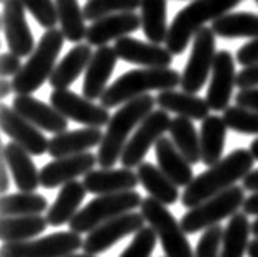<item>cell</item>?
I'll list each match as a JSON object with an SVG mask.
<instances>
[{
	"instance_id": "cell-1",
	"label": "cell",
	"mask_w": 258,
	"mask_h": 257,
	"mask_svg": "<svg viewBox=\"0 0 258 257\" xmlns=\"http://www.w3.org/2000/svg\"><path fill=\"white\" fill-rule=\"evenodd\" d=\"M255 157L251 155L250 148H235L217 162L216 165L207 168L206 172L199 173L189 185L186 186L181 196L182 206L194 208L206 199L219 195L230 186H234L238 180H243L253 170Z\"/></svg>"
},
{
	"instance_id": "cell-2",
	"label": "cell",
	"mask_w": 258,
	"mask_h": 257,
	"mask_svg": "<svg viewBox=\"0 0 258 257\" xmlns=\"http://www.w3.org/2000/svg\"><path fill=\"white\" fill-rule=\"evenodd\" d=\"M156 97L150 94L132 99L117 109L107 124L102 143L99 145L97 160L102 168H114V165L122 159L125 145L128 143V135L140 125L150 112H153Z\"/></svg>"
},
{
	"instance_id": "cell-3",
	"label": "cell",
	"mask_w": 258,
	"mask_h": 257,
	"mask_svg": "<svg viewBox=\"0 0 258 257\" xmlns=\"http://www.w3.org/2000/svg\"><path fill=\"white\" fill-rule=\"evenodd\" d=\"M181 84V74L171 68H140L118 76L100 96V106L110 109L148 94L168 91Z\"/></svg>"
},
{
	"instance_id": "cell-4",
	"label": "cell",
	"mask_w": 258,
	"mask_h": 257,
	"mask_svg": "<svg viewBox=\"0 0 258 257\" xmlns=\"http://www.w3.org/2000/svg\"><path fill=\"white\" fill-rule=\"evenodd\" d=\"M242 2L243 0H194L176 14L169 25L165 41L168 52L171 55H181L189 45V40L194 38L201 28H204L207 22L217 20Z\"/></svg>"
},
{
	"instance_id": "cell-5",
	"label": "cell",
	"mask_w": 258,
	"mask_h": 257,
	"mask_svg": "<svg viewBox=\"0 0 258 257\" xmlns=\"http://www.w3.org/2000/svg\"><path fill=\"white\" fill-rule=\"evenodd\" d=\"M64 35L58 28H49L43 33L35 52L30 55L28 61L12 79V86L17 96L38 91L45 84V81L49 79L56 68V60L64 45Z\"/></svg>"
},
{
	"instance_id": "cell-6",
	"label": "cell",
	"mask_w": 258,
	"mask_h": 257,
	"mask_svg": "<svg viewBox=\"0 0 258 257\" xmlns=\"http://www.w3.org/2000/svg\"><path fill=\"white\" fill-rule=\"evenodd\" d=\"M140 193L134 190L112 193V195H99L94 198L89 204H86L83 210L71 219L69 231H74L78 234L91 233L100 224H104L117 216H122L125 213L134 211L138 206H142Z\"/></svg>"
},
{
	"instance_id": "cell-7",
	"label": "cell",
	"mask_w": 258,
	"mask_h": 257,
	"mask_svg": "<svg viewBox=\"0 0 258 257\" xmlns=\"http://www.w3.org/2000/svg\"><path fill=\"white\" fill-rule=\"evenodd\" d=\"M245 188L243 186H230L219 195L206 199L204 203L194 206L184 216L181 218V226L186 234H196L199 231H206L216 226L225 218L234 216L238 213L240 206L245 203Z\"/></svg>"
},
{
	"instance_id": "cell-8",
	"label": "cell",
	"mask_w": 258,
	"mask_h": 257,
	"mask_svg": "<svg viewBox=\"0 0 258 257\" xmlns=\"http://www.w3.org/2000/svg\"><path fill=\"white\" fill-rule=\"evenodd\" d=\"M142 215L155 229L166 257H194L192 247L187 241L181 223L168 211L165 204L148 196L142 201Z\"/></svg>"
},
{
	"instance_id": "cell-9",
	"label": "cell",
	"mask_w": 258,
	"mask_h": 257,
	"mask_svg": "<svg viewBox=\"0 0 258 257\" xmlns=\"http://www.w3.org/2000/svg\"><path fill=\"white\" fill-rule=\"evenodd\" d=\"M216 33L212 28H201L194 35L192 49L184 71L181 74V91L198 94L211 76L216 60Z\"/></svg>"
},
{
	"instance_id": "cell-10",
	"label": "cell",
	"mask_w": 258,
	"mask_h": 257,
	"mask_svg": "<svg viewBox=\"0 0 258 257\" xmlns=\"http://www.w3.org/2000/svg\"><path fill=\"white\" fill-rule=\"evenodd\" d=\"M84 246L81 234L74 231L54 233L40 239L5 242L0 255L4 257H68Z\"/></svg>"
},
{
	"instance_id": "cell-11",
	"label": "cell",
	"mask_w": 258,
	"mask_h": 257,
	"mask_svg": "<svg viewBox=\"0 0 258 257\" xmlns=\"http://www.w3.org/2000/svg\"><path fill=\"white\" fill-rule=\"evenodd\" d=\"M169 125H171V119H169L166 111L158 109L150 112L145 117V121L137 127L135 134L130 137L128 143L125 145L120 159L123 168L140 167L148 150L161 139L166 130H169Z\"/></svg>"
},
{
	"instance_id": "cell-12",
	"label": "cell",
	"mask_w": 258,
	"mask_h": 257,
	"mask_svg": "<svg viewBox=\"0 0 258 257\" xmlns=\"http://www.w3.org/2000/svg\"><path fill=\"white\" fill-rule=\"evenodd\" d=\"M49 104L58 109L66 119L79 122L87 127H104L109 124L110 114L104 106L94 104L91 99L69 91V89H54L49 96Z\"/></svg>"
},
{
	"instance_id": "cell-13",
	"label": "cell",
	"mask_w": 258,
	"mask_h": 257,
	"mask_svg": "<svg viewBox=\"0 0 258 257\" xmlns=\"http://www.w3.org/2000/svg\"><path fill=\"white\" fill-rule=\"evenodd\" d=\"M145 216L142 213H125L122 216H117L110 221H107L104 224H100L99 228H96L91 233H87V237L84 239L83 249L86 250V254H100L109 250L115 242H118L123 237H127L130 234H137L145 226Z\"/></svg>"
},
{
	"instance_id": "cell-14",
	"label": "cell",
	"mask_w": 258,
	"mask_h": 257,
	"mask_svg": "<svg viewBox=\"0 0 258 257\" xmlns=\"http://www.w3.org/2000/svg\"><path fill=\"white\" fill-rule=\"evenodd\" d=\"M25 5L22 0H5L2 9V30L5 41L14 53L20 58L30 56L35 52V38L28 27Z\"/></svg>"
},
{
	"instance_id": "cell-15",
	"label": "cell",
	"mask_w": 258,
	"mask_h": 257,
	"mask_svg": "<svg viewBox=\"0 0 258 257\" xmlns=\"http://www.w3.org/2000/svg\"><path fill=\"white\" fill-rule=\"evenodd\" d=\"M235 86L237 74L234 55L227 49H220L216 55V60H214L209 87H207L206 101L209 104V108L216 112H224L229 108Z\"/></svg>"
},
{
	"instance_id": "cell-16",
	"label": "cell",
	"mask_w": 258,
	"mask_h": 257,
	"mask_svg": "<svg viewBox=\"0 0 258 257\" xmlns=\"http://www.w3.org/2000/svg\"><path fill=\"white\" fill-rule=\"evenodd\" d=\"M97 164V155L91 152L54 159L40 170V183L46 190L62 186L79 177H86L87 173L94 170V167Z\"/></svg>"
},
{
	"instance_id": "cell-17",
	"label": "cell",
	"mask_w": 258,
	"mask_h": 257,
	"mask_svg": "<svg viewBox=\"0 0 258 257\" xmlns=\"http://www.w3.org/2000/svg\"><path fill=\"white\" fill-rule=\"evenodd\" d=\"M0 124L5 135H9L12 142L23 147L30 155L40 157L48 152L49 140L43 135L38 127L27 121L23 116L10 108V106H2L0 109Z\"/></svg>"
},
{
	"instance_id": "cell-18",
	"label": "cell",
	"mask_w": 258,
	"mask_h": 257,
	"mask_svg": "<svg viewBox=\"0 0 258 257\" xmlns=\"http://www.w3.org/2000/svg\"><path fill=\"white\" fill-rule=\"evenodd\" d=\"M12 108L41 130H46L54 135L68 130V119L51 104L43 102L31 94L17 96L12 102Z\"/></svg>"
},
{
	"instance_id": "cell-19",
	"label": "cell",
	"mask_w": 258,
	"mask_h": 257,
	"mask_svg": "<svg viewBox=\"0 0 258 257\" xmlns=\"http://www.w3.org/2000/svg\"><path fill=\"white\" fill-rule=\"evenodd\" d=\"M142 25L140 15L135 12H123V14L107 15L104 18L92 22L87 28V45L105 46L112 40H120L128 33H134Z\"/></svg>"
},
{
	"instance_id": "cell-20",
	"label": "cell",
	"mask_w": 258,
	"mask_h": 257,
	"mask_svg": "<svg viewBox=\"0 0 258 257\" xmlns=\"http://www.w3.org/2000/svg\"><path fill=\"white\" fill-rule=\"evenodd\" d=\"M117 56L130 65H140L143 68H169L173 63V55L168 48H161L156 43H147L132 36L115 41Z\"/></svg>"
},
{
	"instance_id": "cell-21",
	"label": "cell",
	"mask_w": 258,
	"mask_h": 257,
	"mask_svg": "<svg viewBox=\"0 0 258 257\" xmlns=\"http://www.w3.org/2000/svg\"><path fill=\"white\" fill-rule=\"evenodd\" d=\"M117 52L114 46H99L97 52H94L92 58L89 61L86 74H84V83H83V94L84 97L91 99H100V96L107 89V83L112 76V73L115 70L117 65Z\"/></svg>"
},
{
	"instance_id": "cell-22",
	"label": "cell",
	"mask_w": 258,
	"mask_h": 257,
	"mask_svg": "<svg viewBox=\"0 0 258 257\" xmlns=\"http://www.w3.org/2000/svg\"><path fill=\"white\" fill-rule=\"evenodd\" d=\"M2 160L7 164L14 177L17 188L25 193H35L40 183V172L31 160L30 153L15 142L5 143L2 147Z\"/></svg>"
},
{
	"instance_id": "cell-23",
	"label": "cell",
	"mask_w": 258,
	"mask_h": 257,
	"mask_svg": "<svg viewBox=\"0 0 258 257\" xmlns=\"http://www.w3.org/2000/svg\"><path fill=\"white\" fill-rule=\"evenodd\" d=\"M83 183L94 195H112L134 190L140 180L132 168H100L87 173Z\"/></svg>"
},
{
	"instance_id": "cell-24",
	"label": "cell",
	"mask_w": 258,
	"mask_h": 257,
	"mask_svg": "<svg viewBox=\"0 0 258 257\" xmlns=\"http://www.w3.org/2000/svg\"><path fill=\"white\" fill-rule=\"evenodd\" d=\"M102 139V130L97 127L66 130V132L56 134L53 139H49L48 153L53 159H62V157L84 153L89 148L100 145Z\"/></svg>"
},
{
	"instance_id": "cell-25",
	"label": "cell",
	"mask_w": 258,
	"mask_h": 257,
	"mask_svg": "<svg viewBox=\"0 0 258 257\" xmlns=\"http://www.w3.org/2000/svg\"><path fill=\"white\" fill-rule=\"evenodd\" d=\"M155 155L156 160H158V167L174 185L187 186L194 180L192 165L179 152L171 139L161 137L155 143Z\"/></svg>"
},
{
	"instance_id": "cell-26",
	"label": "cell",
	"mask_w": 258,
	"mask_h": 257,
	"mask_svg": "<svg viewBox=\"0 0 258 257\" xmlns=\"http://www.w3.org/2000/svg\"><path fill=\"white\" fill-rule=\"evenodd\" d=\"M94 52L91 45L78 43L62 56V60L56 65L53 74L49 76V86L53 89H68L76 81L84 70H87Z\"/></svg>"
},
{
	"instance_id": "cell-27",
	"label": "cell",
	"mask_w": 258,
	"mask_h": 257,
	"mask_svg": "<svg viewBox=\"0 0 258 257\" xmlns=\"http://www.w3.org/2000/svg\"><path fill=\"white\" fill-rule=\"evenodd\" d=\"M156 106L166 112H174L181 117L191 121H204L209 116V104L198 94H189L184 91H160L156 96Z\"/></svg>"
},
{
	"instance_id": "cell-28",
	"label": "cell",
	"mask_w": 258,
	"mask_h": 257,
	"mask_svg": "<svg viewBox=\"0 0 258 257\" xmlns=\"http://www.w3.org/2000/svg\"><path fill=\"white\" fill-rule=\"evenodd\" d=\"M86 193L87 190L84 183H79L78 180L62 185L54 203L48 208L46 219L49 226L58 228L66 223H71V219L79 213V206L84 201Z\"/></svg>"
},
{
	"instance_id": "cell-29",
	"label": "cell",
	"mask_w": 258,
	"mask_h": 257,
	"mask_svg": "<svg viewBox=\"0 0 258 257\" xmlns=\"http://www.w3.org/2000/svg\"><path fill=\"white\" fill-rule=\"evenodd\" d=\"M227 124L220 116H207L201 125V162L207 167L216 165L224 159Z\"/></svg>"
},
{
	"instance_id": "cell-30",
	"label": "cell",
	"mask_w": 258,
	"mask_h": 257,
	"mask_svg": "<svg viewBox=\"0 0 258 257\" xmlns=\"http://www.w3.org/2000/svg\"><path fill=\"white\" fill-rule=\"evenodd\" d=\"M138 180L142 186L148 191V195L155 198L161 204L169 206L174 204L179 199V190L178 185H174L169 180L160 167H156L150 162H143L137 170Z\"/></svg>"
},
{
	"instance_id": "cell-31",
	"label": "cell",
	"mask_w": 258,
	"mask_h": 257,
	"mask_svg": "<svg viewBox=\"0 0 258 257\" xmlns=\"http://www.w3.org/2000/svg\"><path fill=\"white\" fill-rule=\"evenodd\" d=\"M216 36L225 40L258 38V15L251 12H229L212 22Z\"/></svg>"
},
{
	"instance_id": "cell-32",
	"label": "cell",
	"mask_w": 258,
	"mask_h": 257,
	"mask_svg": "<svg viewBox=\"0 0 258 257\" xmlns=\"http://www.w3.org/2000/svg\"><path fill=\"white\" fill-rule=\"evenodd\" d=\"M48 219L41 215L31 216H10L2 218L0 223V237L4 242H22L45 233L48 228Z\"/></svg>"
},
{
	"instance_id": "cell-33",
	"label": "cell",
	"mask_w": 258,
	"mask_h": 257,
	"mask_svg": "<svg viewBox=\"0 0 258 257\" xmlns=\"http://www.w3.org/2000/svg\"><path fill=\"white\" fill-rule=\"evenodd\" d=\"M247 213H235L224 229L220 257H245L248 250V236L251 224L248 223Z\"/></svg>"
},
{
	"instance_id": "cell-34",
	"label": "cell",
	"mask_w": 258,
	"mask_h": 257,
	"mask_svg": "<svg viewBox=\"0 0 258 257\" xmlns=\"http://www.w3.org/2000/svg\"><path fill=\"white\" fill-rule=\"evenodd\" d=\"M142 30L150 43L166 41L168 38V20H166V0H142L140 5Z\"/></svg>"
},
{
	"instance_id": "cell-35",
	"label": "cell",
	"mask_w": 258,
	"mask_h": 257,
	"mask_svg": "<svg viewBox=\"0 0 258 257\" xmlns=\"http://www.w3.org/2000/svg\"><path fill=\"white\" fill-rule=\"evenodd\" d=\"M169 135L178 150L186 157V160L191 165H196L201 162V135L191 119L187 117H174L169 125Z\"/></svg>"
},
{
	"instance_id": "cell-36",
	"label": "cell",
	"mask_w": 258,
	"mask_h": 257,
	"mask_svg": "<svg viewBox=\"0 0 258 257\" xmlns=\"http://www.w3.org/2000/svg\"><path fill=\"white\" fill-rule=\"evenodd\" d=\"M58 20L64 38L71 43H79L87 36L86 15L78 0H56Z\"/></svg>"
},
{
	"instance_id": "cell-37",
	"label": "cell",
	"mask_w": 258,
	"mask_h": 257,
	"mask_svg": "<svg viewBox=\"0 0 258 257\" xmlns=\"http://www.w3.org/2000/svg\"><path fill=\"white\" fill-rule=\"evenodd\" d=\"M48 210V201L38 193H14V195H4L0 201V213L2 218L10 216H31L41 215Z\"/></svg>"
},
{
	"instance_id": "cell-38",
	"label": "cell",
	"mask_w": 258,
	"mask_h": 257,
	"mask_svg": "<svg viewBox=\"0 0 258 257\" xmlns=\"http://www.w3.org/2000/svg\"><path fill=\"white\" fill-rule=\"evenodd\" d=\"M142 5V0H87L83 7L86 20L96 22L107 15L135 12Z\"/></svg>"
},
{
	"instance_id": "cell-39",
	"label": "cell",
	"mask_w": 258,
	"mask_h": 257,
	"mask_svg": "<svg viewBox=\"0 0 258 257\" xmlns=\"http://www.w3.org/2000/svg\"><path fill=\"white\" fill-rule=\"evenodd\" d=\"M224 121L230 130L238 134L258 135V111H251L240 106H229L224 111Z\"/></svg>"
},
{
	"instance_id": "cell-40",
	"label": "cell",
	"mask_w": 258,
	"mask_h": 257,
	"mask_svg": "<svg viewBox=\"0 0 258 257\" xmlns=\"http://www.w3.org/2000/svg\"><path fill=\"white\" fill-rule=\"evenodd\" d=\"M156 241H158V236H156L155 229L152 226H143L125 247L120 257H152L156 247Z\"/></svg>"
},
{
	"instance_id": "cell-41",
	"label": "cell",
	"mask_w": 258,
	"mask_h": 257,
	"mask_svg": "<svg viewBox=\"0 0 258 257\" xmlns=\"http://www.w3.org/2000/svg\"><path fill=\"white\" fill-rule=\"evenodd\" d=\"M22 2L40 27L49 30L59 23L56 0H22Z\"/></svg>"
},
{
	"instance_id": "cell-42",
	"label": "cell",
	"mask_w": 258,
	"mask_h": 257,
	"mask_svg": "<svg viewBox=\"0 0 258 257\" xmlns=\"http://www.w3.org/2000/svg\"><path fill=\"white\" fill-rule=\"evenodd\" d=\"M222 236L224 229L216 224L204 231L198 242L194 257H220V247H222Z\"/></svg>"
},
{
	"instance_id": "cell-43",
	"label": "cell",
	"mask_w": 258,
	"mask_h": 257,
	"mask_svg": "<svg viewBox=\"0 0 258 257\" xmlns=\"http://www.w3.org/2000/svg\"><path fill=\"white\" fill-rule=\"evenodd\" d=\"M235 58L243 68L258 65V38L250 40L248 43H245L243 46L238 48Z\"/></svg>"
},
{
	"instance_id": "cell-44",
	"label": "cell",
	"mask_w": 258,
	"mask_h": 257,
	"mask_svg": "<svg viewBox=\"0 0 258 257\" xmlns=\"http://www.w3.org/2000/svg\"><path fill=\"white\" fill-rule=\"evenodd\" d=\"M22 61L20 56H17L14 53H4L2 58H0V74L2 78H9V76H17L18 71L22 70Z\"/></svg>"
},
{
	"instance_id": "cell-45",
	"label": "cell",
	"mask_w": 258,
	"mask_h": 257,
	"mask_svg": "<svg viewBox=\"0 0 258 257\" xmlns=\"http://www.w3.org/2000/svg\"><path fill=\"white\" fill-rule=\"evenodd\" d=\"M235 104L240 106V108L258 111V86L238 91L235 94Z\"/></svg>"
},
{
	"instance_id": "cell-46",
	"label": "cell",
	"mask_w": 258,
	"mask_h": 257,
	"mask_svg": "<svg viewBox=\"0 0 258 257\" xmlns=\"http://www.w3.org/2000/svg\"><path fill=\"white\" fill-rule=\"evenodd\" d=\"M255 86H258V65L243 68L237 74V87L247 89V87H255Z\"/></svg>"
},
{
	"instance_id": "cell-47",
	"label": "cell",
	"mask_w": 258,
	"mask_h": 257,
	"mask_svg": "<svg viewBox=\"0 0 258 257\" xmlns=\"http://www.w3.org/2000/svg\"><path fill=\"white\" fill-rule=\"evenodd\" d=\"M243 213H247L248 216H258V193H251V195L245 199Z\"/></svg>"
},
{
	"instance_id": "cell-48",
	"label": "cell",
	"mask_w": 258,
	"mask_h": 257,
	"mask_svg": "<svg viewBox=\"0 0 258 257\" xmlns=\"http://www.w3.org/2000/svg\"><path fill=\"white\" fill-rule=\"evenodd\" d=\"M243 188L247 191L258 193V170H251L247 177L243 178Z\"/></svg>"
},
{
	"instance_id": "cell-49",
	"label": "cell",
	"mask_w": 258,
	"mask_h": 257,
	"mask_svg": "<svg viewBox=\"0 0 258 257\" xmlns=\"http://www.w3.org/2000/svg\"><path fill=\"white\" fill-rule=\"evenodd\" d=\"M0 178H2L0 190H2L4 193H7L9 188H10V178H9V167L4 160H2V165H0Z\"/></svg>"
},
{
	"instance_id": "cell-50",
	"label": "cell",
	"mask_w": 258,
	"mask_h": 257,
	"mask_svg": "<svg viewBox=\"0 0 258 257\" xmlns=\"http://www.w3.org/2000/svg\"><path fill=\"white\" fill-rule=\"evenodd\" d=\"M10 92H14V86L7 78H2V81H0V97L5 99L10 96Z\"/></svg>"
},
{
	"instance_id": "cell-51",
	"label": "cell",
	"mask_w": 258,
	"mask_h": 257,
	"mask_svg": "<svg viewBox=\"0 0 258 257\" xmlns=\"http://www.w3.org/2000/svg\"><path fill=\"white\" fill-rule=\"evenodd\" d=\"M247 254H248V257H258V237H255V239L248 244Z\"/></svg>"
},
{
	"instance_id": "cell-52",
	"label": "cell",
	"mask_w": 258,
	"mask_h": 257,
	"mask_svg": "<svg viewBox=\"0 0 258 257\" xmlns=\"http://www.w3.org/2000/svg\"><path fill=\"white\" fill-rule=\"evenodd\" d=\"M250 152H251V155L255 157V160H258V139H255L253 142L250 143Z\"/></svg>"
},
{
	"instance_id": "cell-53",
	"label": "cell",
	"mask_w": 258,
	"mask_h": 257,
	"mask_svg": "<svg viewBox=\"0 0 258 257\" xmlns=\"http://www.w3.org/2000/svg\"><path fill=\"white\" fill-rule=\"evenodd\" d=\"M251 233L255 234V237H258V218L251 223Z\"/></svg>"
},
{
	"instance_id": "cell-54",
	"label": "cell",
	"mask_w": 258,
	"mask_h": 257,
	"mask_svg": "<svg viewBox=\"0 0 258 257\" xmlns=\"http://www.w3.org/2000/svg\"><path fill=\"white\" fill-rule=\"evenodd\" d=\"M68 257H94V255L92 254H76V252H74V254L68 255Z\"/></svg>"
},
{
	"instance_id": "cell-55",
	"label": "cell",
	"mask_w": 258,
	"mask_h": 257,
	"mask_svg": "<svg viewBox=\"0 0 258 257\" xmlns=\"http://www.w3.org/2000/svg\"><path fill=\"white\" fill-rule=\"evenodd\" d=\"M255 2H256V4H258V0H255Z\"/></svg>"
},
{
	"instance_id": "cell-56",
	"label": "cell",
	"mask_w": 258,
	"mask_h": 257,
	"mask_svg": "<svg viewBox=\"0 0 258 257\" xmlns=\"http://www.w3.org/2000/svg\"><path fill=\"white\" fill-rule=\"evenodd\" d=\"M2 2H5V0H2Z\"/></svg>"
},
{
	"instance_id": "cell-57",
	"label": "cell",
	"mask_w": 258,
	"mask_h": 257,
	"mask_svg": "<svg viewBox=\"0 0 258 257\" xmlns=\"http://www.w3.org/2000/svg\"><path fill=\"white\" fill-rule=\"evenodd\" d=\"M2 257H4V255H2Z\"/></svg>"
}]
</instances>
